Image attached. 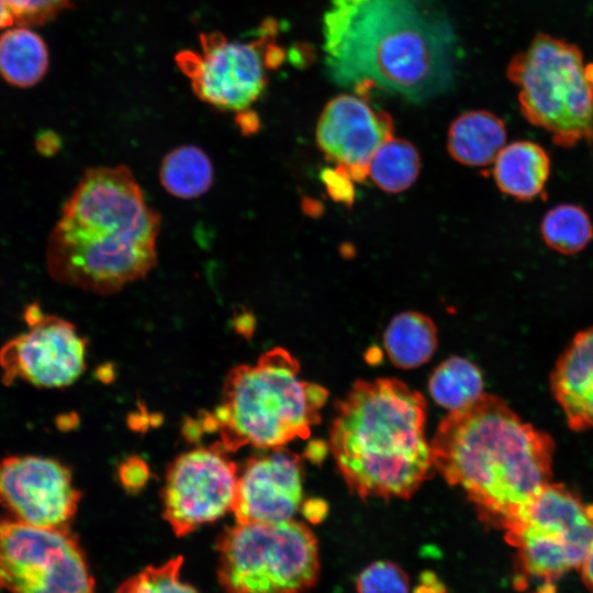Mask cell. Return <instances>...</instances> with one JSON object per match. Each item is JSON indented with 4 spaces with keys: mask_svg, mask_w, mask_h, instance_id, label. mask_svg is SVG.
<instances>
[{
    "mask_svg": "<svg viewBox=\"0 0 593 593\" xmlns=\"http://www.w3.org/2000/svg\"><path fill=\"white\" fill-rule=\"evenodd\" d=\"M49 67L45 41L26 26L0 35V76L11 86L29 88L40 82Z\"/></svg>",
    "mask_w": 593,
    "mask_h": 593,
    "instance_id": "d6986e66",
    "label": "cell"
},
{
    "mask_svg": "<svg viewBox=\"0 0 593 593\" xmlns=\"http://www.w3.org/2000/svg\"><path fill=\"white\" fill-rule=\"evenodd\" d=\"M550 389L573 430L593 428V326L579 332L560 355Z\"/></svg>",
    "mask_w": 593,
    "mask_h": 593,
    "instance_id": "2e32d148",
    "label": "cell"
},
{
    "mask_svg": "<svg viewBox=\"0 0 593 593\" xmlns=\"http://www.w3.org/2000/svg\"><path fill=\"white\" fill-rule=\"evenodd\" d=\"M540 233L550 249L572 255L590 244L593 238V225L584 209L562 203L551 208L544 215Z\"/></svg>",
    "mask_w": 593,
    "mask_h": 593,
    "instance_id": "cb8c5ba5",
    "label": "cell"
},
{
    "mask_svg": "<svg viewBox=\"0 0 593 593\" xmlns=\"http://www.w3.org/2000/svg\"><path fill=\"white\" fill-rule=\"evenodd\" d=\"M425 418L424 398L405 383L357 381L337 404L329 434L349 490L362 500L411 497L434 467Z\"/></svg>",
    "mask_w": 593,
    "mask_h": 593,
    "instance_id": "277c9868",
    "label": "cell"
},
{
    "mask_svg": "<svg viewBox=\"0 0 593 593\" xmlns=\"http://www.w3.org/2000/svg\"><path fill=\"white\" fill-rule=\"evenodd\" d=\"M216 551L225 593H304L318 577L316 538L292 519L227 526Z\"/></svg>",
    "mask_w": 593,
    "mask_h": 593,
    "instance_id": "52a82bcc",
    "label": "cell"
},
{
    "mask_svg": "<svg viewBox=\"0 0 593 593\" xmlns=\"http://www.w3.org/2000/svg\"><path fill=\"white\" fill-rule=\"evenodd\" d=\"M303 513L310 522L318 523L325 517L327 507L323 504V502L311 501L304 505Z\"/></svg>",
    "mask_w": 593,
    "mask_h": 593,
    "instance_id": "f546056e",
    "label": "cell"
},
{
    "mask_svg": "<svg viewBox=\"0 0 593 593\" xmlns=\"http://www.w3.org/2000/svg\"><path fill=\"white\" fill-rule=\"evenodd\" d=\"M159 228L128 167L90 168L48 237V272L59 283L113 294L154 268Z\"/></svg>",
    "mask_w": 593,
    "mask_h": 593,
    "instance_id": "7a4b0ae2",
    "label": "cell"
},
{
    "mask_svg": "<svg viewBox=\"0 0 593 593\" xmlns=\"http://www.w3.org/2000/svg\"><path fill=\"white\" fill-rule=\"evenodd\" d=\"M550 176V158L530 141L505 145L494 160L493 178L497 188L518 201H532L545 192Z\"/></svg>",
    "mask_w": 593,
    "mask_h": 593,
    "instance_id": "e0dca14e",
    "label": "cell"
},
{
    "mask_svg": "<svg viewBox=\"0 0 593 593\" xmlns=\"http://www.w3.org/2000/svg\"><path fill=\"white\" fill-rule=\"evenodd\" d=\"M422 584L417 589V593H444V585L436 580L434 573L426 572L423 574Z\"/></svg>",
    "mask_w": 593,
    "mask_h": 593,
    "instance_id": "4dcf8cb0",
    "label": "cell"
},
{
    "mask_svg": "<svg viewBox=\"0 0 593 593\" xmlns=\"http://www.w3.org/2000/svg\"><path fill=\"white\" fill-rule=\"evenodd\" d=\"M428 385L436 403L450 411L463 409L483 394L480 370L461 357H451L441 362L433 372Z\"/></svg>",
    "mask_w": 593,
    "mask_h": 593,
    "instance_id": "603a6c76",
    "label": "cell"
},
{
    "mask_svg": "<svg viewBox=\"0 0 593 593\" xmlns=\"http://www.w3.org/2000/svg\"><path fill=\"white\" fill-rule=\"evenodd\" d=\"M236 466L221 448H198L169 467L163 491V516L178 537L232 511Z\"/></svg>",
    "mask_w": 593,
    "mask_h": 593,
    "instance_id": "7c38bea8",
    "label": "cell"
},
{
    "mask_svg": "<svg viewBox=\"0 0 593 593\" xmlns=\"http://www.w3.org/2000/svg\"><path fill=\"white\" fill-rule=\"evenodd\" d=\"M29 329L0 349L4 384L24 381L38 388L74 383L85 369L86 342L74 324L46 315L37 305L25 311Z\"/></svg>",
    "mask_w": 593,
    "mask_h": 593,
    "instance_id": "8fae6325",
    "label": "cell"
},
{
    "mask_svg": "<svg viewBox=\"0 0 593 593\" xmlns=\"http://www.w3.org/2000/svg\"><path fill=\"white\" fill-rule=\"evenodd\" d=\"M13 23V18L4 0H0V29L11 26Z\"/></svg>",
    "mask_w": 593,
    "mask_h": 593,
    "instance_id": "d6a6232c",
    "label": "cell"
},
{
    "mask_svg": "<svg viewBox=\"0 0 593 593\" xmlns=\"http://www.w3.org/2000/svg\"><path fill=\"white\" fill-rule=\"evenodd\" d=\"M437 342L434 322L416 311L395 315L383 335L390 361L402 369H413L428 361L436 350Z\"/></svg>",
    "mask_w": 593,
    "mask_h": 593,
    "instance_id": "ffe728a7",
    "label": "cell"
},
{
    "mask_svg": "<svg viewBox=\"0 0 593 593\" xmlns=\"http://www.w3.org/2000/svg\"><path fill=\"white\" fill-rule=\"evenodd\" d=\"M276 26L270 21L257 40L230 41L211 32L200 35L201 51H182L176 56L180 70L189 78L194 94L209 105L223 111H249L264 93L269 68L283 59V51L275 44Z\"/></svg>",
    "mask_w": 593,
    "mask_h": 593,
    "instance_id": "9c48e42d",
    "label": "cell"
},
{
    "mask_svg": "<svg viewBox=\"0 0 593 593\" xmlns=\"http://www.w3.org/2000/svg\"><path fill=\"white\" fill-rule=\"evenodd\" d=\"M0 588L10 593H96L78 538L69 528L0 517Z\"/></svg>",
    "mask_w": 593,
    "mask_h": 593,
    "instance_id": "30bf717a",
    "label": "cell"
},
{
    "mask_svg": "<svg viewBox=\"0 0 593 593\" xmlns=\"http://www.w3.org/2000/svg\"><path fill=\"white\" fill-rule=\"evenodd\" d=\"M430 447L447 483L465 492L482 521L504 530L551 483L552 439L494 395L451 411Z\"/></svg>",
    "mask_w": 593,
    "mask_h": 593,
    "instance_id": "3957f363",
    "label": "cell"
},
{
    "mask_svg": "<svg viewBox=\"0 0 593 593\" xmlns=\"http://www.w3.org/2000/svg\"><path fill=\"white\" fill-rule=\"evenodd\" d=\"M421 169V157L409 141L391 137L371 156L368 176L381 190L400 193L416 180Z\"/></svg>",
    "mask_w": 593,
    "mask_h": 593,
    "instance_id": "7402d4cb",
    "label": "cell"
},
{
    "mask_svg": "<svg viewBox=\"0 0 593 593\" xmlns=\"http://www.w3.org/2000/svg\"><path fill=\"white\" fill-rule=\"evenodd\" d=\"M120 477L126 489L137 490L146 482L147 467L143 460L130 458L121 466Z\"/></svg>",
    "mask_w": 593,
    "mask_h": 593,
    "instance_id": "f1b7e54d",
    "label": "cell"
},
{
    "mask_svg": "<svg viewBox=\"0 0 593 593\" xmlns=\"http://www.w3.org/2000/svg\"><path fill=\"white\" fill-rule=\"evenodd\" d=\"M392 132L390 114L374 110L358 96L339 94L329 100L320 115L316 143L353 180L362 181L368 176L371 156L393 137Z\"/></svg>",
    "mask_w": 593,
    "mask_h": 593,
    "instance_id": "5bb4252c",
    "label": "cell"
},
{
    "mask_svg": "<svg viewBox=\"0 0 593 593\" xmlns=\"http://www.w3.org/2000/svg\"><path fill=\"white\" fill-rule=\"evenodd\" d=\"M580 570L585 585L593 592V549Z\"/></svg>",
    "mask_w": 593,
    "mask_h": 593,
    "instance_id": "1f68e13d",
    "label": "cell"
},
{
    "mask_svg": "<svg viewBox=\"0 0 593 593\" xmlns=\"http://www.w3.org/2000/svg\"><path fill=\"white\" fill-rule=\"evenodd\" d=\"M321 180L334 201L346 205L354 203L356 190L353 178L343 166L337 165L336 168H325L321 172Z\"/></svg>",
    "mask_w": 593,
    "mask_h": 593,
    "instance_id": "83f0119b",
    "label": "cell"
},
{
    "mask_svg": "<svg viewBox=\"0 0 593 593\" xmlns=\"http://www.w3.org/2000/svg\"><path fill=\"white\" fill-rule=\"evenodd\" d=\"M213 165L209 156L194 145H182L170 150L159 169L164 189L180 199H195L213 183Z\"/></svg>",
    "mask_w": 593,
    "mask_h": 593,
    "instance_id": "44dd1931",
    "label": "cell"
},
{
    "mask_svg": "<svg viewBox=\"0 0 593 593\" xmlns=\"http://www.w3.org/2000/svg\"><path fill=\"white\" fill-rule=\"evenodd\" d=\"M302 501V467L283 447L249 459L237 479L232 511L236 523L289 521Z\"/></svg>",
    "mask_w": 593,
    "mask_h": 593,
    "instance_id": "9a60e30c",
    "label": "cell"
},
{
    "mask_svg": "<svg viewBox=\"0 0 593 593\" xmlns=\"http://www.w3.org/2000/svg\"><path fill=\"white\" fill-rule=\"evenodd\" d=\"M183 558L178 556L159 566H149L125 580L115 593H199L181 579Z\"/></svg>",
    "mask_w": 593,
    "mask_h": 593,
    "instance_id": "d4e9b609",
    "label": "cell"
},
{
    "mask_svg": "<svg viewBox=\"0 0 593 593\" xmlns=\"http://www.w3.org/2000/svg\"><path fill=\"white\" fill-rule=\"evenodd\" d=\"M322 33L326 68L340 86L413 102L452 86L457 37L438 0H332Z\"/></svg>",
    "mask_w": 593,
    "mask_h": 593,
    "instance_id": "6da1fadb",
    "label": "cell"
},
{
    "mask_svg": "<svg viewBox=\"0 0 593 593\" xmlns=\"http://www.w3.org/2000/svg\"><path fill=\"white\" fill-rule=\"evenodd\" d=\"M504 532L522 572L551 583L581 569L593 549V504L549 483Z\"/></svg>",
    "mask_w": 593,
    "mask_h": 593,
    "instance_id": "ba28073f",
    "label": "cell"
},
{
    "mask_svg": "<svg viewBox=\"0 0 593 593\" xmlns=\"http://www.w3.org/2000/svg\"><path fill=\"white\" fill-rule=\"evenodd\" d=\"M296 359L283 348L262 354L226 376L223 396L205 424L219 432L223 450L243 446L275 449L306 438L320 421L327 391L299 377Z\"/></svg>",
    "mask_w": 593,
    "mask_h": 593,
    "instance_id": "5b68a950",
    "label": "cell"
},
{
    "mask_svg": "<svg viewBox=\"0 0 593 593\" xmlns=\"http://www.w3.org/2000/svg\"><path fill=\"white\" fill-rule=\"evenodd\" d=\"M536 593H555V590L551 583H546L541 586V590Z\"/></svg>",
    "mask_w": 593,
    "mask_h": 593,
    "instance_id": "836d02e7",
    "label": "cell"
},
{
    "mask_svg": "<svg viewBox=\"0 0 593 593\" xmlns=\"http://www.w3.org/2000/svg\"><path fill=\"white\" fill-rule=\"evenodd\" d=\"M357 593H409V578L404 570L391 561H376L358 575Z\"/></svg>",
    "mask_w": 593,
    "mask_h": 593,
    "instance_id": "484cf974",
    "label": "cell"
},
{
    "mask_svg": "<svg viewBox=\"0 0 593 593\" xmlns=\"http://www.w3.org/2000/svg\"><path fill=\"white\" fill-rule=\"evenodd\" d=\"M519 88L522 114L550 133L556 145L593 144V64L578 46L538 33L506 68Z\"/></svg>",
    "mask_w": 593,
    "mask_h": 593,
    "instance_id": "8992f818",
    "label": "cell"
},
{
    "mask_svg": "<svg viewBox=\"0 0 593 593\" xmlns=\"http://www.w3.org/2000/svg\"><path fill=\"white\" fill-rule=\"evenodd\" d=\"M78 0H4L13 21L20 26H42Z\"/></svg>",
    "mask_w": 593,
    "mask_h": 593,
    "instance_id": "4316f807",
    "label": "cell"
},
{
    "mask_svg": "<svg viewBox=\"0 0 593 593\" xmlns=\"http://www.w3.org/2000/svg\"><path fill=\"white\" fill-rule=\"evenodd\" d=\"M81 494L68 467L40 456L0 459V506L10 517L46 528H69Z\"/></svg>",
    "mask_w": 593,
    "mask_h": 593,
    "instance_id": "4fadbf2b",
    "label": "cell"
},
{
    "mask_svg": "<svg viewBox=\"0 0 593 593\" xmlns=\"http://www.w3.org/2000/svg\"><path fill=\"white\" fill-rule=\"evenodd\" d=\"M505 142L503 120L489 111L473 110L452 121L448 130L447 149L462 165L484 167L494 163Z\"/></svg>",
    "mask_w": 593,
    "mask_h": 593,
    "instance_id": "ac0fdd59",
    "label": "cell"
}]
</instances>
